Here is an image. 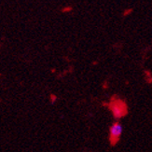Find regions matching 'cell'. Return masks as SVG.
Here are the masks:
<instances>
[{
    "label": "cell",
    "mask_w": 152,
    "mask_h": 152,
    "mask_svg": "<svg viewBox=\"0 0 152 152\" xmlns=\"http://www.w3.org/2000/svg\"><path fill=\"white\" fill-rule=\"evenodd\" d=\"M109 107L116 118H121L128 113L127 104L121 99H113L109 104Z\"/></svg>",
    "instance_id": "6da1fadb"
},
{
    "label": "cell",
    "mask_w": 152,
    "mask_h": 152,
    "mask_svg": "<svg viewBox=\"0 0 152 152\" xmlns=\"http://www.w3.org/2000/svg\"><path fill=\"white\" fill-rule=\"evenodd\" d=\"M123 133V126L118 121L114 122L109 128V141L112 145H116L121 139Z\"/></svg>",
    "instance_id": "7a4b0ae2"
}]
</instances>
